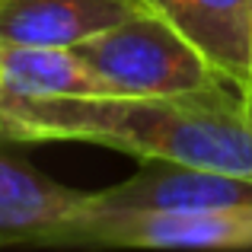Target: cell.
<instances>
[{"label": "cell", "instance_id": "3", "mask_svg": "<svg viewBox=\"0 0 252 252\" xmlns=\"http://www.w3.org/2000/svg\"><path fill=\"white\" fill-rule=\"evenodd\" d=\"M86 249H252V204L214 211H141L96 208L55 240Z\"/></svg>", "mask_w": 252, "mask_h": 252}, {"label": "cell", "instance_id": "5", "mask_svg": "<svg viewBox=\"0 0 252 252\" xmlns=\"http://www.w3.org/2000/svg\"><path fill=\"white\" fill-rule=\"evenodd\" d=\"M0 131V246H55V240L83 214L90 191H77L6 150Z\"/></svg>", "mask_w": 252, "mask_h": 252}, {"label": "cell", "instance_id": "6", "mask_svg": "<svg viewBox=\"0 0 252 252\" xmlns=\"http://www.w3.org/2000/svg\"><path fill=\"white\" fill-rule=\"evenodd\" d=\"M189 38L240 93L249 90L252 70V0H144Z\"/></svg>", "mask_w": 252, "mask_h": 252}, {"label": "cell", "instance_id": "1", "mask_svg": "<svg viewBox=\"0 0 252 252\" xmlns=\"http://www.w3.org/2000/svg\"><path fill=\"white\" fill-rule=\"evenodd\" d=\"M0 131L10 141H83L109 150L211 166L252 179V122L236 109L147 96L26 99L0 93Z\"/></svg>", "mask_w": 252, "mask_h": 252}, {"label": "cell", "instance_id": "8", "mask_svg": "<svg viewBox=\"0 0 252 252\" xmlns=\"http://www.w3.org/2000/svg\"><path fill=\"white\" fill-rule=\"evenodd\" d=\"M0 93L26 99L109 96L112 86L74 48L0 45Z\"/></svg>", "mask_w": 252, "mask_h": 252}, {"label": "cell", "instance_id": "4", "mask_svg": "<svg viewBox=\"0 0 252 252\" xmlns=\"http://www.w3.org/2000/svg\"><path fill=\"white\" fill-rule=\"evenodd\" d=\"M96 208L141 211H214L252 204V179L211 166H185L169 160H144V169L118 185L90 191Z\"/></svg>", "mask_w": 252, "mask_h": 252}, {"label": "cell", "instance_id": "2", "mask_svg": "<svg viewBox=\"0 0 252 252\" xmlns=\"http://www.w3.org/2000/svg\"><path fill=\"white\" fill-rule=\"evenodd\" d=\"M74 51L112 86V93L243 112L233 83L150 10L74 45Z\"/></svg>", "mask_w": 252, "mask_h": 252}, {"label": "cell", "instance_id": "9", "mask_svg": "<svg viewBox=\"0 0 252 252\" xmlns=\"http://www.w3.org/2000/svg\"><path fill=\"white\" fill-rule=\"evenodd\" d=\"M243 112H246V118L252 122V70H249V90H246V96H243Z\"/></svg>", "mask_w": 252, "mask_h": 252}, {"label": "cell", "instance_id": "7", "mask_svg": "<svg viewBox=\"0 0 252 252\" xmlns=\"http://www.w3.org/2000/svg\"><path fill=\"white\" fill-rule=\"evenodd\" d=\"M144 10V0H0V45L74 48Z\"/></svg>", "mask_w": 252, "mask_h": 252}]
</instances>
